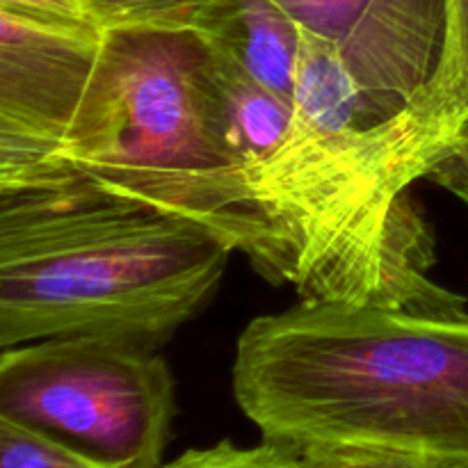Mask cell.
<instances>
[{
  "instance_id": "6da1fadb",
  "label": "cell",
  "mask_w": 468,
  "mask_h": 468,
  "mask_svg": "<svg viewBox=\"0 0 468 468\" xmlns=\"http://www.w3.org/2000/svg\"><path fill=\"white\" fill-rule=\"evenodd\" d=\"M419 181L391 119L375 112L324 41L302 30L291 131L250 174L302 302L468 314L464 297L430 277L437 242L411 197Z\"/></svg>"
},
{
  "instance_id": "7a4b0ae2",
  "label": "cell",
  "mask_w": 468,
  "mask_h": 468,
  "mask_svg": "<svg viewBox=\"0 0 468 468\" xmlns=\"http://www.w3.org/2000/svg\"><path fill=\"white\" fill-rule=\"evenodd\" d=\"M231 378L265 441L468 468V314L300 302L247 324Z\"/></svg>"
},
{
  "instance_id": "3957f363",
  "label": "cell",
  "mask_w": 468,
  "mask_h": 468,
  "mask_svg": "<svg viewBox=\"0 0 468 468\" xmlns=\"http://www.w3.org/2000/svg\"><path fill=\"white\" fill-rule=\"evenodd\" d=\"M85 183L210 229L288 283L282 238L229 142L208 44L195 30H110L50 187Z\"/></svg>"
},
{
  "instance_id": "277c9868",
  "label": "cell",
  "mask_w": 468,
  "mask_h": 468,
  "mask_svg": "<svg viewBox=\"0 0 468 468\" xmlns=\"http://www.w3.org/2000/svg\"><path fill=\"white\" fill-rule=\"evenodd\" d=\"M231 254L210 229L85 183L0 195V346L155 347L208 304Z\"/></svg>"
},
{
  "instance_id": "5b68a950",
  "label": "cell",
  "mask_w": 468,
  "mask_h": 468,
  "mask_svg": "<svg viewBox=\"0 0 468 468\" xmlns=\"http://www.w3.org/2000/svg\"><path fill=\"white\" fill-rule=\"evenodd\" d=\"M176 391L154 347L117 336H64L3 347L0 419L110 468H160Z\"/></svg>"
},
{
  "instance_id": "8992f818",
  "label": "cell",
  "mask_w": 468,
  "mask_h": 468,
  "mask_svg": "<svg viewBox=\"0 0 468 468\" xmlns=\"http://www.w3.org/2000/svg\"><path fill=\"white\" fill-rule=\"evenodd\" d=\"M341 58L379 117L416 108L457 151L468 94L452 48L451 0H274Z\"/></svg>"
},
{
  "instance_id": "52a82bcc",
  "label": "cell",
  "mask_w": 468,
  "mask_h": 468,
  "mask_svg": "<svg viewBox=\"0 0 468 468\" xmlns=\"http://www.w3.org/2000/svg\"><path fill=\"white\" fill-rule=\"evenodd\" d=\"M103 32L0 12V195L41 190L85 96Z\"/></svg>"
},
{
  "instance_id": "ba28073f",
  "label": "cell",
  "mask_w": 468,
  "mask_h": 468,
  "mask_svg": "<svg viewBox=\"0 0 468 468\" xmlns=\"http://www.w3.org/2000/svg\"><path fill=\"white\" fill-rule=\"evenodd\" d=\"M197 35L219 58L295 105L300 71V23L274 0H213Z\"/></svg>"
},
{
  "instance_id": "9c48e42d",
  "label": "cell",
  "mask_w": 468,
  "mask_h": 468,
  "mask_svg": "<svg viewBox=\"0 0 468 468\" xmlns=\"http://www.w3.org/2000/svg\"><path fill=\"white\" fill-rule=\"evenodd\" d=\"M213 59L227 108L229 142L250 176L251 169L263 165L286 140L295 105L256 82L229 59L215 53Z\"/></svg>"
},
{
  "instance_id": "30bf717a",
  "label": "cell",
  "mask_w": 468,
  "mask_h": 468,
  "mask_svg": "<svg viewBox=\"0 0 468 468\" xmlns=\"http://www.w3.org/2000/svg\"><path fill=\"white\" fill-rule=\"evenodd\" d=\"M210 3L213 0H85V7L101 32L195 30Z\"/></svg>"
},
{
  "instance_id": "8fae6325",
  "label": "cell",
  "mask_w": 468,
  "mask_h": 468,
  "mask_svg": "<svg viewBox=\"0 0 468 468\" xmlns=\"http://www.w3.org/2000/svg\"><path fill=\"white\" fill-rule=\"evenodd\" d=\"M0 468H110L90 460L82 452L0 419Z\"/></svg>"
},
{
  "instance_id": "7c38bea8",
  "label": "cell",
  "mask_w": 468,
  "mask_h": 468,
  "mask_svg": "<svg viewBox=\"0 0 468 468\" xmlns=\"http://www.w3.org/2000/svg\"><path fill=\"white\" fill-rule=\"evenodd\" d=\"M160 468H309L297 448L265 441L261 446L238 448L231 441L215 443L210 448L183 452Z\"/></svg>"
},
{
  "instance_id": "4fadbf2b",
  "label": "cell",
  "mask_w": 468,
  "mask_h": 468,
  "mask_svg": "<svg viewBox=\"0 0 468 468\" xmlns=\"http://www.w3.org/2000/svg\"><path fill=\"white\" fill-rule=\"evenodd\" d=\"M300 452L309 468H446L425 457L378 448L311 446Z\"/></svg>"
},
{
  "instance_id": "5bb4252c",
  "label": "cell",
  "mask_w": 468,
  "mask_h": 468,
  "mask_svg": "<svg viewBox=\"0 0 468 468\" xmlns=\"http://www.w3.org/2000/svg\"><path fill=\"white\" fill-rule=\"evenodd\" d=\"M0 12L55 26H91L85 0H0Z\"/></svg>"
},
{
  "instance_id": "9a60e30c",
  "label": "cell",
  "mask_w": 468,
  "mask_h": 468,
  "mask_svg": "<svg viewBox=\"0 0 468 468\" xmlns=\"http://www.w3.org/2000/svg\"><path fill=\"white\" fill-rule=\"evenodd\" d=\"M451 16L455 62L468 94V0H451Z\"/></svg>"
},
{
  "instance_id": "2e32d148",
  "label": "cell",
  "mask_w": 468,
  "mask_h": 468,
  "mask_svg": "<svg viewBox=\"0 0 468 468\" xmlns=\"http://www.w3.org/2000/svg\"><path fill=\"white\" fill-rule=\"evenodd\" d=\"M432 178L439 186H443L452 195L460 197L464 204H468V146L462 154H457L451 163L443 165Z\"/></svg>"
}]
</instances>
